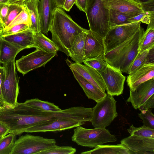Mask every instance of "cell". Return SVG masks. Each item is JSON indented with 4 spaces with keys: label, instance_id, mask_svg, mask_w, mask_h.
Here are the masks:
<instances>
[{
    "label": "cell",
    "instance_id": "1",
    "mask_svg": "<svg viewBox=\"0 0 154 154\" xmlns=\"http://www.w3.org/2000/svg\"><path fill=\"white\" fill-rule=\"evenodd\" d=\"M58 115L57 112L38 109L24 102H17L13 106H0V122L8 127V134L17 135L35 126L56 120Z\"/></svg>",
    "mask_w": 154,
    "mask_h": 154
},
{
    "label": "cell",
    "instance_id": "2",
    "mask_svg": "<svg viewBox=\"0 0 154 154\" xmlns=\"http://www.w3.org/2000/svg\"><path fill=\"white\" fill-rule=\"evenodd\" d=\"M86 30L74 21L62 8L57 7L55 9L49 31L52 40L59 51L69 57L68 50L75 37Z\"/></svg>",
    "mask_w": 154,
    "mask_h": 154
},
{
    "label": "cell",
    "instance_id": "3",
    "mask_svg": "<svg viewBox=\"0 0 154 154\" xmlns=\"http://www.w3.org/2000/svg\"><path fill=\"white\" fill-rule=\"evenodd\" d=\"M144 30L140 27L138 30L126 41L104 55L109 65L127 73L128 69L138 53L140 41Z\"/></svg>",
    "mask_w": 154,
    "mask_h": 154
},
{
    "label": "cell",
    "instance_id": "4",
    "mask_svg": "<svg viewBox=\"0 0 154 154\" xmlns=\"http://www.w3.org/2000/svg\"><path fill=\"white\" fill-rule=\"evenodd\" d=\"M92 112V108L74 106L67 114L50 122L35 126L28 129L27 132L61 131L75 128L90 122Z\"/></svg>",
    "mask_w": 154,
    "mask_h": 154
},
{
    "label": "cell",
    "instance_id": "5",
    "mask_svg": "<svg viewBox=\"0 0 154 154\" xmlns=\"http://www.w3.org/2000/svg\"><path fill=\"white\" fill-rule=\"evenodd\" d=\"M71 139L79 145L94 148L98 145L117 141L115 136L106 128L90 129L81 126L74 129Z\"/></svg>",
    "mask_w": 154,
    "mask_h": 154
},
{
    "label": "cell",
    "instance_id": "6",
    "mask_svg": "<svg viewBox=\"0 0 154 154\" xmlns=\"http://www.w3.org/2000/svg\"><path fill=\"white\" fill-rule=\"evenodd\" d=\"M90 29L104 38L110 28L108 9L102 0H87L85 12Z\"/></svg>",
    "mask_w": 154,
    "mask_h": 154
},
{
    "label": "cell",
    "instance_id": "7",
    "mask_svg": "<svg viewBox=\"0 0 154 154\" xmlns=\"http://www.w3.org/2000/svg\"><path fill=\"white\" fill-rule=\"evenodd\" d=\"M96 103L92 108L90 122L94 128H105L118 115L116 101L113 96L106 94L103 99Z\"/></svg>",
    "mask_w": 154,
    "mask_h": 154
},
{
    "label": "cell",
    "instance_id": "8",
    "mask_svg": "<svg viewBox=\"0 0 154 154\" xmlns=\"http://www.w3.org/2000/svg\"><path fill=\"white\" fill-rule=\"evenodd\" d=\"M55 144L54 139L27 134L15 140L11 154H38Z\"/></svg>",
    "mask_w": 154,
    "mask_h": 154
},
{
    "label": "cell",
    "instance_id": "9",
    "mask_svg": "<svg viewBox=\"0 0 154 154\" xmlns=\"http://www.w3.org/2000/svg\"><path fill=\"white\" fill-rule=\"evenodd\" d=\"M15 60L3 65L5 74L2 85V92L6 106H13L18 102L19 78L17 72Z\"/></svg>",
    "mask_w": 154,
    "mask_h": 154
},
{
    "label": "cell",
    "instance_id": "10",
    "mask_svg": "<svg viewBox=\"0 0 154 154\" xmlns=\"http://www.w3.org/2000/svg\"><path fill=\"white\" fill-rule=\"evenodd\" d=\"M140 22L131 23L110 27L103 38L105 54L133 36L140 28Z\"/></svg>",
    "mask_w": 154,
    "mask_h": 154
},
{
    "label": "cell",
    "instance_id": "11",
    "mask_svg": "<svg viewBox=\"0 0 154 154\" xmlns=\"http://www.w3.org/2000/svg\"><path fill=\"white\" fill-rule=\"evenodd\" d=\"M57 52L48 53L39 49L16 60L15 65L17 71L24 75L28 72L45 65L55 56Z\"/></svg>",
    "mask_w": 154,
    "mask_h": 154
},
{
    "label": "cell",
    "instance_id": "12",
    "mask_svg": "<svg viewBox=\"0 0 154 154\" xmlns=\"http://www.w3.org/2000/svg\"><path fill=\"white\" fill-rule=\"evenodd\" d=\"M98 72L103 81L107 94L113 96L122 94L126 77L119 70L108 64L105 72Z\"/></svg>",
    "mask_w": 154,
    "mask_h": 154
},
{
    "label": "cell",
    "instance_id": "13",
    "mask_svg": "<svg viewBox=\"0 0 154 154\" xmlns=\"http://www.w3.org/2000/svg\"><path fill=\"white\" fill-rule=\"evenodd\" d=\"M120 143L131 154H154V138L130 135L122 140Z\"/></svg>",
    "mask_w": 154,
    "mask_h": 154
},
{
    "label": "cell",
    "instance_id": "14",
    "mask_svg": "<svg viewBox=\"0 0 154 154\" xmlns=\"http://www.w3.org/2000/svg\"><path fill=\"white\" fill-rule=\"evenodd\" d=\"M130 91L129 97L126 102H131L135 109H138L154 94V79L141 84L134 91Z\"/></svg>",
    "mask_w": 154,
    "mask_h": 154
},
{
    "label": "cell",
    "instance_id": "15",
    "mask_svg": "<svg viewBox=\"0 0 154 154\" xmlns=\"http://www.w3.org/2000/svg\"><path fill=\"white\" fill-rule=\"evenodd\" d=\"M67 63L70 69L74 70L88 82L105 92L106 88L103 81L98 71L81 63L70 61Z\"/></svg>",
    "mask_w": 154,
    "mask_h": 154
},
{
    "label": "cell",
    "instance_id": "16",
    "mask_svg": "<svg viewBox=\"0 0 154 154\" xmlns=\"http://www.w3.org/2000/svg\"><path fill=\"white\" fill-rule=\"evenodd\" d=\"M84 49L86 60L104 55L105 48L103 38L89 29H87Z\"/></svg>",
    "mask_w": 154,
    "mask_h": 154
},
{
    "label": "cell",
    "instance_id": "17",
    "mask_svg": "<svg viewBox=\"0 0 154 154\" xmlns=\"http://www.w3.org/2000/svg\"><path fill=\"white\" fill-rule=\"evenodd\" d=\"M153 79H154V63H147L128 74L126 82L130 91H133L141 84Z\"/></svg>",
    "mask_w": 154,
    "mask_h": 154
},
{
    "label": "cell",
    "instance_id": "18",
    "mask_svg": "<svg viewBox=\"0 0 154 154\" xmlns=\"http://www.w3.org/2000/svg\"><path fill=\"white\" fill-rule=\"evenodd\" d=\"M57 7L54 0H40L38 6L40 29L47 35L49 31L55 9Z\"/></svg>",
    "mask_w": 154,
    "mask_h": 154
},
{
    "label": "cell",
    "instance_id": "19",
    "mask_svg": "<svg viewBox=\"0 0 154 154\" xmlns=\"http://www.w3.org/2000/svg\"><path fill=\"white\" fill-rule=\"evenodd\" d=\"M105 7L127 14L144 13L140 4L134 0H102Z\"/></svg>",
    "mask_w": 154,
    "mask_h": 154
},
{
    "label": "cell",
    "instance_id": "20",
    "mask_svg": "<svg viewBox=\"0 0 154 154\" xmlns=\"http://www.w3.org/2000/svg\"><path fill=\"white\" fill-rule=\"evenodd\" d=\"M34 32L29 28L17 33L4 36V39L23 48H34Z\"/></svg>",
    "mask_w": 154,
    "mask_h": 154
},
{
    "label": "cell",
    "instance_id": "21",
    "mask_svg": "<svg viewBox=\"0 0 154 154\" xmlns=\"http://www.w3.org/2000/svg\"><path fill=\"white\" fill-rule=\"evenodd\" d=\"M71 70L74 78L89 99H92L97 102L102 100L106 95V93L105 92H103L98 89L74 70Z\"/></svg>",
    "mask_w": 154,
    "mask_h": 154
},
{
    "label": "cell",
    "instance_id": "22",
    "mask_svg": "<svg viewBox=\"0 0 154 154\" xmlns=\"http://www.w3.org/2000/svg\"><path fill=\"white\" fill-rule=\"evenodd\" d=\"M87 29L75 37L69 50V56L75 63H82L86 60L85 54V42Z\"/></svg>",
    "mask_w": 154,
    "mask_h": 154
},
{
    "label": "cell",
    "instance_id": "23",
    "mask_svg": "<svg viewBox=\"0 0 154 154\" xmlns=\"http://www.w3.org/2000/svg\"><path fill=\"white\" fill-rule=\"evenodd\" d=\"M39 1V0H27L21 5L28 11L30 19L29 28L34 33L41 32L38 11Z\"/></svg>",
    "mask_w": 154,
    "mask_h": 154
},
{
    "label": "cell",
    "instance_id": "24",
    "mask_svg": "<svg viewBox=\"0 0 154 154\" xmlns=\"http://www.w3.org/2000/svg\"><path fill=\"white\" fill-rule=\"evenodd\" d=\"M24 49L3 39L1 36L0 63L5 64L15 59L17 54Z\"/></svg>",
    "mask_w": 154,
    "mask_h": 154
},
{
    "label": "cell",
    "instance_id": "25",
    "mask_svg": "<svg viewBox=\"0 0 154 154\" xmlns=\"http://www.w3.org/2000/svg\"><path fill=\"white\" fill-rule=\"evenodd\" d=\"M82 154H131L129 149L122 144L116 145L103 144L97 146L89 151L82 152Z\"/></svg>",
    "mask_w": 154,
    "mask_h": 154
},
{
    "label": "cell",
    "instance_id": "26",
    "mask_svg": "<svg viewBox=\"0 0 154 154\" xmlns=\"http://www.w3.org/2000/svg\"><path fill=\"white\" fill-rule=\"evenodd\" d=\"M34 48L47 52H57L59 51L53 41L41 32L34 33Z\"/></svg>",
    "mask_w": 154,
    "mask_h": 154
},
{
    "label": "cell",
    "instance_id": "27",
    "mask_svg": "<svg viewBox=\"0 0 154 154\" xmlns=\"http://www.w3.org/2000/svg\"><path fill=\"white\" fill-rule=\"evenodd\" d=\"M108 9V21L110 28L115 26L131 23L128 19L140 14H127L120 12L110 8Z\"/></svg>",
    "mask_w": 154,
    "mask_h": 154
},
{
    "label": "cell",
    "instance_id": "28",
    "mask_svg": "<svg viewBox=\"0 0 154 154\" xmlns=\"http://www.w3.org/2000/svg\"><path fill=\"white\" fill-rule=\"evenodd\" d=\"M154 47V25H148L140 42L138 53L149 50Z\"/></svg>",
    "mask_w": 154,
    "mask_h": 154
},
{
    "label": "cell",
    "instance_id": "29",
    "mask_svg": "<svg viewBox=\"0 0 154 154\" xmlns=\"http://www.w3.org/2000/svg\"><path fill=\"white\" fill-rule=\"evenodd\" d=\"M24 103L32 107L44 111L56 112L61 110L58 106L53 103L43 101L37 98L27 100Z\"/></svg>",
    "mask_w": 154,
    "mask_h": 154
},
{
    "label": "cell",
    "instance_id": "30",
    "mask_svg": "<svg viewBox=\"0 0 154 154\" xmlns=\"http://www.w3.org/2000/svg\"><path fill=\"white\" fill-rule=\"evenodd\" d=\"M17 135L10 133L0 140V154H11Z\"/></svg>",
    "mask_w": 154,
    "mask_h": 154
},
{
    "label": "cell",
    "instance_id": "31",
    "mask_svg": "<svg viewBox=\"0 0 154 154\" xmlns=\"http://www.w3.org/2000/svg\"><path fill=\"white\" fill-rule=\"evenodd\" d=\"M104 55H101L94 58L86 59L83 63L85 65L98 71L104 72L105 71L108 63L104 59Z\"/></svg>",
    "mask_w": 154,
    "mask_h": 154
},
{
    "label": "cell",
    "instance_id": "32",
    "mask_svg": "<svg viewBox=\"0 0 154 154\" xmlns=\"http://www.w3.org/2000/svg\"><path fill=\"white\" fill-rule=\"evenodd\" d=\"M149 50H146L140 53H138L130 66L127 74H130L144 64L149 63L148 53Z\"/></svg>",
    "mask_w": 154,
    "mask_h": 154
},
{
    "label": "cell",
    "instance_id": "33",
    "mask_svg": "<svg viewBox=\"0 0 154 154\" xmlns=\"http://www.w3.org/2000/svg\"><path fill=\"white\" fill-rule=\"evenodd\" d=\"M76 149L71 146H59L56 144L44 150L38 154H74Z\"/></svg>",
    "mask_w": 154,
    "mask_h": 154
},
{
    "label": "cell",
    "instance_id": "34",
    "mask_svg": "<svg viewBox=\"0 0 154 154\" xmlns=\"http://www.w3.org/2000/svg\"><path fill=\"white\" fill-rule=\"evenodd\" d=\"M127 131L130 135L154 138V129L144 125L136 127L132 125Z\"/></svg>",
    "mask_w": 154,
    "mask_h": 154
},
{
    "label": "cell",
    "instance_id": "35",
    "mask_svg": "<svg viewBox=\"0 0 154 154\" xmlns=\"http://www.w3.org/2000/svg\"><path fill=\"white\" fill-rule=\"evenodd\" d=\"M22 6L23 8L21 12L4 29L22 23L26 24L29 26L30 24V19L29 13L26 9Z\"/></svg>",
    "mask_w": 154,
    "mask_h": 154
},
{
    "label": "cell",
    "instance_id": "36",
    "mask_svg": "<svg viewBox=\"0 0 154 154\" xmlns=\"http://www.w3.org/2000/svg\"><path fill=\"white\" fill-rule=\"evenodd\" d=\"M22 8L21 5L15 3L10 4L8 13L4 24V29L21 12Z\"/></svg>",
    "mask_w": 154,
    "mask_h": 154
},
{
    "label": "cell",
    "instance_id": "37",
    "mask_svg": "<svg viewBox=\"0 0 154 154\" xmlns=\"http://www.w3.org/2000/svg\"><path fill=\"white\" fill-rule=\"evenodd\" d=\"M140 111L138 115L142 120L143 125L154 129V115L151 109H148Z\"/></svg>",
    "mask_w": 154,
    "mask_h": 154
},
{
    "label": "cell",
    "instance_id": "38",
    "mask_svg": "<svg viewBox=\"0 0 154 154\" xmlns=\"http://www.w3.org/2000/svg\"><path fill=\"white\" fill-rule=\"evenodd\" d=\"M28 28V25L26 24L22 23L16 25L4 30L1 33V36H4L14 34L24 30Z\"/></svg>",
    "mask_w": 154,
    "mask_h": 154
},
{
    "label": "cell",
    "instance_id": "39",
    "mask_svg": "<svg viewBox=\"0 0 154 154\" xmlns=\"http://www.w3.org/2000/svg\"><path fill=\"white\" fill-rule=\"evenodd\" d=\"M9 5L8 4H0V17L4 26L8 13Z\"/></svg>",
    "mask_w": 154,
    "mask_h": 154
},
{
    "label": "cell",
    "instance_id": "40",
    "mask_svg": "<svg viewBox=\"0 0 154 154\" xmlns=\"http://www.w3.org/2000/svg\"><path fill=\"white\" fill-rule=\"evenodd\" d=\"M154 108V94L151 95L143 105L138 109L140 111L148 109Z\"/></svg>",
    "mask_w": 154,
    "mask_h": 154
},
{
    "label": "cell",
    "instance_id": "41",
    "mask_svg": "<svg viewBox=\"0 0 154 154\" xmlns=\"http://www.w3.org/2000/svg\"><path fill=\"white\" fill-rule=\"evenodd\" d=\"M144 12H154V0L140 4Z\"/></svg>",
    "mask_w": 154,
    "mask_h": 154
},
{
    "label": "cell",
    "instance_id": "42",
    "mask_svg": "<svg viewBox=\"0 0 154 154\" xmlns=\"http://www.w3.org/2000/svg\"><path fill=\"white\" fill-rule=\"evenodd\" d=\"M0 63V106H6L2 97V85L5 74V70L3 66H1Z\"/></svg>",
    "mask_w": 154,
    "mask_h": 154
},
{
    "label": "cell",
    "instance_id": "43",
    "mask_svg": "<svg viewBox=\"0 0 154 154\" xmlns=\"http://www.w3.org/2000/svg\"><path fill=\"white\" fill-rule=\"evenodd\" d=\"M145 15L141 21L143 23L149 24L154 22V12H144Z\"/></svg>",
    "mask_w": 154,
    "mask_h": 154
},
{
    "label": "cell",
    "instance_id": "44",
    "mask_svg": "<svg viewBox=\"0 0 154 154\" xmlns=\"http://www.w3.org/2000/svg\"><path fill=\"white\" fill-rule=\"evenodd\" d=\"M87 0H76L75 4L80 11L85 12Z\"/></svg>",
    "mask_w": 154,
    "mask_h": 154
},
{
    "label": "cell",
    "instance_id": "45",
    "mask_svg": "<svg viewBox=\"0 0 154 154\" xmlns=\"http://www.w3.org/2000/svg\"><path fill=\"white\" fill-rule=\"evenodd\" d=\"M76 0H65L62 9L67 11H69L74 4H75Z\"/></svg>",
    "mask_w": 154,
    "mask_h": 154
},
{
    "label": "cell",
    "instance_id": "46",
    "mask_svg": "<svg viewBox=\"0 0 154 154\" xmlns=\"http://www.w3.org/2000/svg\"><path fill=\"white\" fill-rule=\"evenodd\" d=\"M9 129L5 124L0 122V135L3 137L8 134Z\"/></svg>",
    "mask_w": 154,
    "mask_h": 154
},
{
    "label": "cell",
    "instance_id": "47",
    "mask_svg": "<svg viewBox=\"0 0 154 154\" xmlns=\"http://www.w3.org/2000/svg\"><path fill=\"white\" fill-rule=\"evenodd\" d=\"M144 15V12L141 13L137 16L129 18L128 19V21L130 23L140 22Z\"/></svg>",
    "mask_w": 154,
    "mask_h": 154
},
{
    "label": "cell",
    "instance_id": "48",
    "mask_svg": "<svg viewBox=\"0 0 154 154\" xmlns=\"http://www.w3.org/2000/svg\"><path fill=\"white\" fill-rule=\"evenodd\" d=\"M27 0H9L8 4H16L21 5L25 1Z\"/></svg>",
    "mask_w": 154,
    "mask_h": 154
},
{
    "label": "cell",
    "instance_id": "49",
    "mask_svg": "<svg viewBox=\"0 0 154 154\" xmlns=\"http://www.w3.org/2000/svg\"><path fill=\"white\" fill-rule=\"evenodd\" d=\"M65 0H54L57 7L62 8Z\"/></svg>",
    "mask_w": 154,
    "mask_h": 154
},
{
    "label": "cell",
    "instance_id": "50",
    "mask_svg": "<svg viewBox=\"0 0 154 154\" xmlns=\"http://www.w3.org/2000/svg\"><path fill=\"white\" fill-rule=\"evenodd\" d=\"M139 4L145 3L150 1L152 0H134Z\"/></svg>",
    "mask_w": 154,
    "mask_h": 154
},
{
    "label": "cell",
    "instance_id": "51",
    "mask_svg": "<svg viewBox=\"0 0 154 154\" xmlns=\"http://www.w3.org/2000/svg\"><path fill=\"white\" fill-rule=\"evenodd\" d=\"M9 0H0V4H8Z\"/></svg>",
    "mask_w": 154,
    "mask_h": 154
},
{
    "label": "cell",
    "instance_id": "52",
    "mask_svg": "<svg viewBox=\"0 0 154 154\" xmlns=\"http://www.w3.org/2000/svg\"><path fill=\"white\" fill-rule=\"evenodd\" d=\"M4 29V28L0 25V32H2Z\"/></svg>",
    "mask_w": 154,
    "mask_h": 154
},
{
    "label": "cell",
    "instance_id": "53",
    "mask_svg": "<svg viewBox=\"0 0 154 154\" xmlns=\"http://www.w3.org/2000/svg\"><path fill=\"white\" fill-rule=\"evenodd\" d=\"M0 25H1V26H2L4 28V29H5V27H4V24H3V23L2 22V21L1 20V19L0 17Z\"/></svg>",
    "mask_w": 154,
    "mask_h": 154
},
{
    "label": "cell",
    "instance_id": "54",
    "mask_svg": "<svg viewBox=\"0 0 154 154\" xmlns=\"http://www.w3.org/2000/svg\"><path fill=\"white\" fill-rule=\"evenodd\" d=\"M2 32H0V39L1 38V34Z\"/></svg>",
    "mask_w": 154,
    "mask_h": 154
},
{
    "label": "cell",
    "instance_id": "55",
    "mask_svg": "<svg viewBox=\"0 0 154 154\" xmlns=\"http://www.w3.org/2000/svg\"><path fill=\"white\" fill-rule=\"evenodd\" d=\"M3 137V136H1L0 135V140H1V139L2 138V137Z\"/></svg>",
    "mask_w": 154,
    "mask_h": 154
}]
</instances>
